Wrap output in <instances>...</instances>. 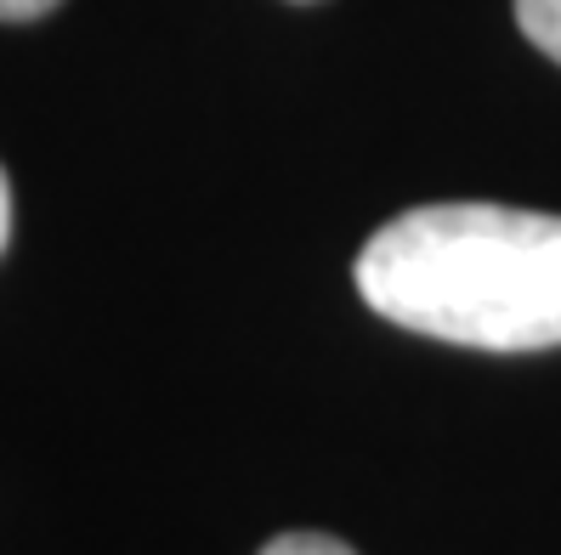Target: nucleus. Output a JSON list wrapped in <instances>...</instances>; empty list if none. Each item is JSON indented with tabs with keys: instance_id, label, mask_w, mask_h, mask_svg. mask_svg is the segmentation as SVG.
I'll list each match as a JSON object with an SVG mask.
<instances>
[{
	"instance_id": "nucleus-1",
	"label": "nucleus",
	"mask_w": 561,
	"mask_h": 555,
	"mask_svg": "<svg viewBox=\"0 0 561 555\" xmlns=\"http://www.w3.org/2000/svg\"><path fill=\"white\" fill-rule=\"evenodd\" d=\"M357 296L386 323L448 346H561V216L420 205L363 244Z\"/></svg>"
},
{
	"instance_id": "nucleus-2",
	"label": "nucleus",
	"mask_w": 561,
	"mask_h": 555,
	"mask_svg": "<svg viewBox=\"0 0 561 555\" xmlns=\"http://www.w3.org/2000/svg\"><path fill=\"white\" fill-rule=\"evenodd\" d=\"M516 23L550 62H561V0H516Z\"/></svg>"
},
{
	"instance_id": "nucleus-3",
	"label": "nucleus",
	"mask_w": 561,
	"mask_h": 555,
	"mask_svg": "<svg viewBox=\"0 0 561 555\" xmlns=\"http://www.w3.org/2000/svg\"><path fill=\"white\" fill-rule=\"evenodd\" d=\"M261 555H357V550H346L341 539H329V533H278Z\"/></svg>"
},
{
	"instance_id": "nucleus-4",
	"label": "nucleus",
	"mask_w": 561,
	"mask_h": 555,
	"mask_svg": "<svg viewBox=\"0 0 561 555\" xmlns=\"http://www.w3.org/2000/svg\"><path fill=\"white\" fill-rule=\"evenodd\" d=\"M57 0H0V23H28V18H46Z\"/></svg>"
},
{
	"instance_id": "nucleus-5",
	"label": "nucleus",
	"mask_w": 561,
	"mask_h": 555,
	"mask_svg": "<svg viewBox=\"0 0 561 555\" xmlns=\"http://www.w3.org/2000/svg\"><path fill=\"white\" fill-rule=\"evenodd\" d=\"M7 239H12V182L0 171V255H7Z\"/></svg>"
}]
</instances>
